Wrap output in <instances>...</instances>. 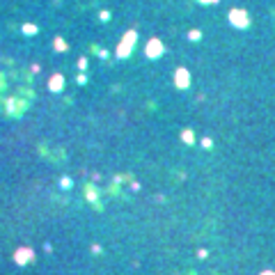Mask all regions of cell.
<instances>
[{"mask_svg":"<svg viewBox=\"0 0 275 275\" xmlns=\"http://www.w3.org/2000/svg\"><path fill=\"white\" fill-rule=\"evenodd\" d=\"M229 21H231V25H236V28H248L250 25V16H248L245 9H231Z\"/></svg>","mask_w":275,"mask_h":275,"instance_id":"6da1fadb","label":"cell"},{"mask_svg":"<svg viewBox=\"0 0 275 275\" xmlns=\"http://www.w3.org/2000/svg\"><path fill=\"white\" fill-rule=\"evenodd\" d=\"M177 83H179L181 87H188V71H186V69H179V71H177Z\"/></svg>","mask_w":275,"mask_h":275,"instance_id":"7a4b0ae2","label":"cell"}]
</instances>
